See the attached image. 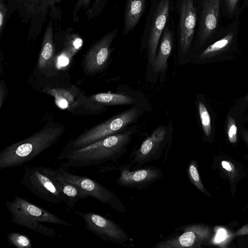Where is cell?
Returning <instances> with one entry per match:
<instances>
[{"label": "cell", "mask_w": 248, "mask_h": 248, "mask_svg": "<svg viewBox=\"0 0 248 248\" xmlns=\"http://www.w3.org/2000/svg\"><path fill=\"white\" fill-rule=\"evenodd\" d=\"M146 0H127L124 12V34L132 31L139 23L144 11Z\"/></svg>", "instance_id": "ac0fdd59"}, {"label": "cell", "mask_w": 248, "mask_h": 248, "mask_svg": "<svg viewBox=\"0 0 248 248\" xmlns=\"http://www.w3.org/2000/svg\"><path fill=\"white\" fill-rule=\"evenodd\" d=\"M227 134L229 140L232 143L237 141V127L234 120L231 116L227 120Z\"/></svg>", "instance_id": "484cf974"}, {"label": "cell", "mask_w": 248, "mask_h": 248, "mask_svg": "<svg viewBox=\"0 0 248 248\" xmlns=\"http://www.w3.org/2000/svg\"><path fill=\"white\" fill-rule=\"evenodd\" d=\"M127 168L125 165L119 169L120 174L116 181L120 186L144 188L153 184L163 175L161 170L155 167L147 166L133 170Z\"/></svg>", "instance_id": "30bf717a"}, {"label": "cell", "mask_w": 248, "mask_h": 248, "mask_svg": "<svg viewBox=\"0 0 248 248\" xmlns=\"http://www.w3.org/2000/svg\"><path fill=\"white\" fill-rule=\"evenodd\" d=\"M171 132L165 125L155 129L135 151L130 165L137 168L148 162L159 159L170 143Z\"/></svg>", "instance_id": "8992f818"}, {"label": "cell", "mask_w": 248, "mask_h": 248, "mask_svg": "<svg viewBox=\"0 0 248 248\" xmlns=\"http://www.w3.org/2000/svg\"><path fill=\"white\" fill-rule=\"evenodd\" d=\"M7 93V89L3 80L0 81V107L1 108Z\"/></svg>", "instance_id": "f546056e"}, {"label": "cell", "mask_w": 248, "mask_h": 248, "mask_svg": "<svg viewBox=\"0 0 248 248\" xmlns=\"http://www.w3.org/2000/svg\"><path fill=\"white\" fill-rule=\"evenodd\" d=\"M180 234L170 237L157 243L156 248H194L199 246L207 238L205 229L197 225H191L183 228Z\"/></svg>", "instance_id": "7c38bea8"}, {"label": "cell", "mask_w": 248, "mask_h": 248, "mask_svg": "<svg viewBox=\"0 0 248 248\" xmlns=\"http://www.w3.org/2000/svg\"><path fill=\"white\" fill-rule=\"evenodd\" d=\"M92 0H79L78 4L79 5H87ZM100 0H96V2H98Z\"/></svg>", "instance_id": "836d02e7"}, {"label": "cell", "mask_w": 248, "mask_h": 248, "mask_svg": "<svg viewBox=\"0 0 248 248\" xmlns=\"http://www.w3.org/2000/svg\"><path fill=\"white\" fill-rule=\"evenodd\" d=\"M187 172L189 180L195 186L203 193L207 194V192L201 181L195 160L190 162Z\"/></svg>", "instance_id": "d4e9b609"}, {"label": "cell", "mask_w": 248, "mask_h": 248, "mask_svg": "<svg viewBox=\"0 0 248 248\" xmlns=\"http://www.w3.org/2000/svg\"><path fill=\"white\" fill-rule=\"evenodd\" d=\"M239 0H224L228 12L233 14L236 9Z\"/></svg>", "instance_id": "4dcf8cb0"}, {"label": "cell", "mask_w": 248, "mask_h": 248, "mask_svg": "<svg viewBox=\"0 0 248 248\" xmlns=\"http://www.w3.org/2000/svg\"><path fill=\"white\" fill-rule=\"evenodd\" d=\"M90 99L100 107L139 105L135 97L125 93H102L92 95Z\"/></svg>", "instance_id": "d6986e66"}, {"label": "cell", "mask_w": 248, "mask_h": 248, "mask_svg": "<svg viewBox=\"0 0 248 248\" xmlns=\"http://www.w3.org/2000/svg\"><path fill=\"white\" fill-rule=\"evenodd\" d=\"M143 112L144 109L140 104L132 106L125 111L85 130L76 138L71 140L60 155H64L124 131L129 125L136 122Z\"/></svg>", "instance_id": "277c9868"}, {"label": "cell", "mask_w": 248, "mask_h": 248, "mask_svg": "<svg viewBox=\"0 0 248 248\" xmlns=\"http://www.w3.org/2000/svg\"><path fill=\"white\" fill-rule=\"evenodd\" d=\"M73 57L64 49L62 52L57 57V65L58 68L65 67L70 62L71 58Z\"/></svg>", "instance_id": "83f0119b"}, {"label": "cell", "mask_w": 248, "mask_h": 248, "mask_svg": "<svg viewBox=\"0 0 248 248\" xmlns=\"http://www.w3.org/2000/svg\"><path fill=\"white\" fill-rule=\"evenodd\" d=\"M55 48L53 41V30L50 21L43 37L42 48L38 61V69L44 71L52 67L54 62Z\"/></svg>", "instance_id": "e0dca14e"}, {"label": "cell", "mask_w": 248, "mask_h": 248, "mask_svg": "<svg viewBox=\"0 0 248 248\" xmlns=\"http://www.w3.org/2000/svg\"><path fill=\"white\" fill-rule=\"evenodd\" d=\"M220 0H203L200 22L199 37L202 45L216 31L219 18Z\"/></svg>", "instance_id": "5bb4252c"}, {"label": "cell", "mask_w": 248, "mask_h": 248, "mask_svg": "<svg viewBox=\"0 0 248 248\" xmlns=\"http://www.w3.org/2000/svg\"><path fill=\"white\" fill-rule=\"evenodd\" d=\"M56 170L66 180L79 187L87 197H92L108 204L120 212H125V207L116 195L95 180L85 175L72 173L61 166Z\"/></svg>", "instance_id": "52a82bcc"}, {"label": "cell", "mask_w": 248, "mask_h": 248, "mask_svg": "<svg viewBox=\"0 0 248 248\" xmlns=\"http://www.w3.org/2000/svg\"><path fill=\"white\" fill-rule=\"evenodd\" d=\"M198 111L204 133L209 136L211 133V118L206 106L202 102L198 103Z\"/></svg>", "instance_id": "cb8c5ba5"}, {"label": "cell", "mask_w": 248, "mask_h": 248, "mask_svg": "<svg viewBox=\"0 0 248 248\" xmlns=\"http://www.w3.org/2000/svg\"><path fill=\"white\" fill-rule=\"evenodd\" d=\"M54 176L56 183L64 199L68 211H72L78 201L88 198L79 187L66 180L57 170H54Z\"/></svg>", "instance_id": "9a60e30c"}, {"label": "cell", "mask_w": 248, "mask_h": 248, "mask_svg": "<svg viewBox=\"0 0 248 248\" xmlns=\"http://www.w3.org/2000/svg\"><path fill=\"white\" fill-rule=\"evenodd\" d=\"M62 125H47L0 152V169L23 167L54 144L65 131Z\"/></svg>", "instance_id": "7a4b0ae2"}, {"label": "cell", "mask_w": 248, "mask_h": 248, "mask_svg": "<svg viewBox=\"0 0 248 248\" xmlns=\"http://www.w3.org/2000/svg\"><path fill=\"white\" fill-rule=\"evenodd\" d=\"M197 22L194 0H182L180 9V44L182 51L186 53L193 38Z\"/></svg>", "instance_id": "8fae6325"}, {"label": "cell", "mask_w": 248, "mask_h": 248, "mask_svg": "<svg viewBox=\"0 0 248 248\" xmlns=\"http://www.w3.org/2000/svg\"><path fill=\"white\" fill-rule=\"evenodd\" d=\"M243 136L245 140L248 144V132L246 130H243Z\"/></svg>", "instance_id": "e575fe53"}, {"label": "cell", "mask_w": 248, "mask_h": 248, "mask_svg": "<svg viewBox=\"0 0 248 248\" xmlns=\"http://www.w3.org/2000/svg\"><path fill=\"white\" fill-rule=\"evenodd\" d=\"M6 207L10 213L13 223L50 237L55 236L56 231L43 223L73 227L48 211L17 196H15L12 201H7Z\"/></svg>", "instance_id": "3957f363"}, {"label": "cell", "mask_w": 248, "mask_h": 248, "mask_svg": "<svg viewBox=\"0 0 248 248\" xmlns=\"http://www.w3.org/2000/svg\"><path fill=\"white\" fill-rule=\"evenodd\" d=\"M234 37L233 32L228 33L225 37L208 46L200 55L201 60L211 58L227 50L230 46Z\"/></svg>", "instance_id": "44dd1931"}, {"label": "cell", "mask_w": 248, "mask_h": 248, "mask_svg": "<svg viewBox=\"0 0 248 248\" xmlns=\"http://www.w3.org/2000/svg\"><path fill=\"white\" fill-rule=\"evenodd\" d=\"M7 8L2 0L0 1V32L1 33L4 27Z\"/></svg>", "instance_id": "f1b7e54d"}, {"label": "cell", "mask_w": 248, "mask_h": 248, "mask_svg": "<svg viewBox=\"0 0 248 248\" xmlns=\"http://www.w3.org/2000/svg\"><path fill=\"white\" fill-rule=\"evenodd\" d=\"M225 231L224 230H220L218 232L217 234L216 237V241L217 242H220L225 238Z\"/></svg>", "instance_id": "d6a6232c"}, {"label": "cell", "mask_w": 248, "mask_h": 248, "mask_svg": "<svg viewBox=\"0 0 248 248\" xmlns=\"http://www.w3.org/2000/svg\"><path fill=\"white\" fill-rule=\"evenodd\" d=\"M83 40L78 34H68L64 41V49L69 52L72 57L82 47Z\"/></svg>", "instance_id": "603a6c76"}, {"label": "cell", "mask_w": 248, "mask_h": 248, "mask_svg": "<svg viewBox=\"0 0 248 248\" xmlns=\"http://www.w3.org/2000/svg\"></svg>", "instance_id": "8d00e7d4"}, {"label": "cell", "mask_w": 248, "mask_h": 248, "mask_svg": "<svg viewBox=\"0 0 248 248\" xmlns=\"http://www.w3.org/2000/svg\"><path fill=\"white\" fill-rule=\"evenodd\" d=\"M50 94L54 96L55 102L58 107L62 109H70L76 107L75 90L56 88L49 90Z\"/></svg>", "instance_id": "ffe728a7"}, {"label": "cell", "mask_w": 248, "mask_h": 248, "mask_svg": "<svg viewBox=\"0 0 248 248\" xmlns=\"http://www.w3.org/2000/svg\"><path fill=\"white\" fill-rule=\"evenodd\" d=\"M137 125L108 136L88 145L71 151L58 157L63 160L61 166L80 168L97 166L119 159L126 152L137 130Z\"/></svg>", "instance_id": "6da1fadb"}, {"label": "cell", "mask_w": 248, "mask_h": 248, "mask_svg": "<svg viewBox=\"0 0 248 248\" xmlns=\"http://www.w3.org/2000/svg\"><path fill=\"white\" fill-rule=\"evenodd\" d=\"M54 170L45 166L25 167L20 185L45 201L53 203L64 202V199L57 185Z\"/></svg>", "instance_id": "5b68a950"}, {"label": "cell", "mask_w": 248, "mask_h": 248, "mask_svg": "<svg viewBox=\"0 0 248 248\" xmlns=\"http://www.w3.org/2000/svg\"><path fill=\"white\" fill-rule=\"evenodd\" d=\"M75 213L82 218L87 230L104 240L123 244L128 240L126 232L110 219L91 212L76 211Z\"/></svg>", "instance_id": "ba28073f"}, {"label": "cell", "mask_w": 248, "mask_h": 248, "mask_svg": "<svg viewBox=\"0 0 248 248\" xmlns=\"http://www.w3.org/2000/svg\"><path fill=\"white\" fill-rule=\"evenodd\" d=\"M60 0H27V4L31 7H35V10H42L44 7L53 4Z\"/></svg>", "instance_id": "4316f807"}, {"label": "cell", "mask_w": 248, "mask_h": 248, "mask_svg": "<svg viewBox=\"0 0 248 248\" xmlns=\"http://www.w3.org/2000/svg\"><path fill=\"white\" fill-rule=\"evenodd\" d=\"M118 32L117 28L104 35L89 50L84 60L86 72L96 74L106 67L111 54V44Z\"/></svg>", "instance_id": "9c48e42d"}, {"label": "cell", "mask_w": 248, "mask_h": 248, "mask_svg": "<svg viewBox=\"0 0 248 248\" xmlns=\"http://www.w3.org/2000/svg\"><path fill=\"white\" fill-rule=\"evenodd\" d=\"M222 167L227 170L228 172L232 173L234 172V168L233 165L229 161H222L221 162Z\"/></svg>", "instance_id": "1f68e13d"}, {"label": "cell", "mask_w": 248, "mask_h": 248, "mask_svg": "<svg viewBox=\"0 0 248 248\" xmlns=\"http://www.w3.org/2000/svg\"><path fill=\"white\" fill-rule=\"evenodd\" d=\"M173 46V33L170 28H165L160 46L156 54L152 67L154 72L165 74L168 67V61Z\"/></svg>", "instance_id": "2e32d148"}, {"label": "cell", "mask_w": 248, "mask_h": 248, "mask_svg": "<svg viewBox=\"0 0 248 248\" xmlns=\"http://www.w3.org/2000/svg\"><path fill=\"white\" fill-rule=\"evenodd\" d=\"M7 237L10 245L16 248H32L31 240L28 236L24 234L11 232L7 234Z\"/></svg>", "instance_id": "7402d4cb"}, {"label": "cell", "mask_w": 248, "mask_h": 248, "mask_svg": "<svg viewBox=\"0 0 248 248\" xmlns=\"http://www.w3.org/2000/svg\"><path fill=\"white\" fill-rule=\"evenodd\" d=\"M170 0H161L158 4L151 26L148 38V61L152 66L157 47L169 16Z\"/></svg>", "instance_id": "4fadbf2b"}, {"label": "cell", "mask_w": 248, "mask_h": 248, "mask_svg": "<svg viewBox=\"0 0 248 248\" xmlns=\"http://www.w3.org/2000/svg\"><path fill=\"white\" fill-rule=\"evenodd\" d=\"M247 100L248 101V97L247 98Z\"/></svg>", "instance_id": "d590c367"}]
</instances>
